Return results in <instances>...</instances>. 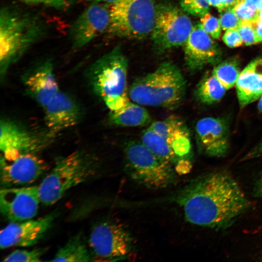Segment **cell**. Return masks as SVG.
<instances>
[{"label":"cell","instance_id":"cell-1","mask_svg":"<svg viewBox=\"0 0 262 262\" xmlns=\"http://www.w3.org/2000/svg\"><path fill=\"white\" fill-rule=\"evenodd\" d=\"M174 200L187 221L216 229L229 227L250 206L237 181L221 171L191 180L179 191Z\"/></svg>","mask_w":262,"mask_h":262},{"label":"cell","instance_id":"cell-2","mask_svg":"<svg viewBox=\"0 0 262 262\" xmlns=\"http://www.w3.org/2000/svg\"><path fill=\"white\" fill-rule=\"evenodd\" d=\"M47 31L38 15L16 6L4 5L0 10V72L4 75Z\"/></svg>","mask_w":262,"mask_h":262},{"label":"cell","instance_id":"cell-3","mask_svg":"<svg viewBox=\"0 0 262 262\" xmlns=\"http://www.w3.org/2000/svg\"><path fill=\"white\" fill-rule=\"evenodd\" d=\"M186 82L178 67L165 62L135 80L128 90L129 99L142 106L174 109L182 103Z\"/></svg>","mask_w":262,"mask_h":262},{"label":"cell","instance_id":"cell-4","mask_svg":"<svg viewBox=\"0 0 262 262\" xmlns=\"http://www.w3.org/2000/svg\"><path fill=\"white\" fill-rule=\"evenodd\" d=\"M128 70V60L119 46L102 56L88 69L93 91L110 111L120 109L129 100Z\"/></svg>","mask_w":262,"mask_h":262},{"label":"cell","instance_id":"cell-5","mask_svg":"<svg viewBox=\"0 0 262 262\" xmlns=\"http://www.w3.org/2000/svg\"><path fill=\"white\" fill-rule=\"evenodd\" d=\"M98 171L97 160L82 151L58 158L38 186L41 203L46 206L55 204L67 191L92 179Z\"/></svg>","mask_w":262,"mask_h":262},{"label":"cell","instance_id":"cell-6","mask_svg":"<svg viewBox=\"0 0 262 262\" xmlns=\"http://www.w3.org/2000/svg\"><path fill=\"white\" fill-rule=\"evenodd\" d=\"M124 153L125 171L137 184L150 190H160L170 188L177 182L179 174L174 167L141 142H128Z\"/></svg>","mask_w":262,"mask_h":262},{"label":"cell","instance_id":"cell-7","mask_svg":"<svg viewBox=\"0 0 262 262\" xmlns=\"http://www.w3.org/2000/svg\"><path fill=\"white\" fill-rule=\"evenodd\" d=\"M107 8L111 35L141 39L151 34L156 15L153 0H118Z\"/></svg>","mask_w":262,"mask_h":262},{"label":"cell","instance_id":"cell-8","mask_svg":"<svg viewBox=\"0 0 262 262\" xmlns=\"http://www.w3.org/2000/svg\"><path fill=\"white\" fill-rule=\"evenodd\" d=\"M181 8L170 3L156 6V15L150 34L155 50L163 53L183 46L193 25L191 19Z\"/></svg>","mask_w":262,"mask_h":262},{"label":"cell","instance_id":"cell-9","mask_svg":"<svg viewBox=\"0 0 262 262\" xmlns=\"http://www.w3.org/2000/svg\"><path fill=\"white\" fill-rule=\"evenodd\" d=\"M89 248L94 259L114 261L124 258L131 251L133 239L120 223L102 221L92 229L89 238Z\"/></svg>","mask_w":262,"mask_h":262},{"label":"cell","instance_id":"cell-10","mask_svg":"<svg viewBox=\"0 0 262 262\" xmlns=\"http://www.w3.org/2000/svg\"><path fill=\"white\" fill-rule=\"evenodd\" d=\"M149 127L158 134L180 161L176 171L184 174L191 168L192 145L189 129L182 119L175 115L153 122Z\"/></svg>","mask_w":262,"mask_h":262},{"label":"cell","instance_id":"cell-11","mask_svg":"<svg viewBox=\"0 0 262 262\" xmlns=\"http://www.w3.org/2000/svg\"><path fill=\"white\" fill-rule=\"evenodd\" d=\"M41 203L38 186H25L1 188L0 210L11 222L33 219Z\"/></svg>","mask_w":262,"mask_h":262},{"label":"cell","instance_id":"cell-12","mask_svg":"<svg viewBox=\"0 0 262 262\" xmlns=\"http://www.w3.org/2000/svg\"><path fill=\"white\" fill-rule=\"evenodd\" d=\"M0 164L2 188L33 183L49 169L45 161L32 153L21 154L11 160L1 156Z\"/></svg>","mask_w":262,"mask_h":262},{"label":"cell","instance_id":"cell-13","mask_svg":"<svg viewBox=\"0 0 262 262\" xmlns=\"http://www.w3.org/2000/svg\"><path fill=\"white\" fill-rule=\"evenodd\" d=\"M109 23L110 14L107 7L98 3H91L69 28L71 48H82L107 31Z\"/></svg>","mask_w":262,"mask_h":262},{"label":"cell","instance_id":"cell-14","mask_svg":"<svg viewBox=\"0 0 262 262\" xmlns=\"http://www.w3.org/2000/svg\"><path fill=\"white\" fill-rule=\"evenodd\" d=\"M45 146L42 137L11 120H1L0 149L1 156L6 160L14 159L22 154L35 153Z\"/></svg>","mask_w":262,"mask_h":262},{"label":"cell","instance_id":"cell-15","mask_svg":"<svg viewBox=\"0 0 262 262\" xmlns=\"http://www.w3.org/2000/svg\"><path fill=\"white\" fill-rule=\"evenodd\" d=\"M56 216L51 213L36 220L11 222L0 230V248L35 245L50 228Z\"/></svg>","mask_w":262,"mask_h":262},{"label":"cell","instance_id":"cell-16","mask_svg":"<svg viewBox=\"0 0 262 262\" xmlns=\"http://www.w3.org/2000/svg\"><path fill=\"white\" fill-rule=\"evenodd\" d=\"M183 46L185 64L190 70H198L219 61L221 52L200 22L193 26Z\"/></svg>","mask_w":262,"mask_h":262},{"label":"cell","instance_id":"cell-17","mask_svg":"<svg viewBox=\"0 0 262 262\" xmlns=\"http://www.w3.org/2000/svg\"><path fill=\"white\" fill-rule=\"evenodd\" d=\"M199 150L211 157L223 156L229 149L228 127L222 119L212 117L199 119L196 125Z\"/></svg>","mask_w":262,"mask_h":262},{"label":"cell","instance_id":"cell-18","mask_svg":"<svg viewBox=\"0 0 262 262\" xmlns=\"http://www.w3.org/2000/svg\"><path fill=\"white\" fill-rule=\"evenodd\" d=\"M44 108L45 123L50 134L76 125L81 117L78 104L67 94L60 91Z\"/></svg>","mask_w":262,"mask_h":262},{"label":"cell","instance_id":"cell-19","mask_svg":"<svg viewBox=\"0 0 262 262\" xmlns=\"http://www.w3.org/2000/svg\"><path fill=\"white\" fill-rule=\"evenodd\" d=\"M25 85L29 93L44 108L59 91L51 61L46 60L39 65L27 79Z\"/></svg>","mask_w":262,"mask_h":262},{"label":"cell","instance_id":"cell-20","mask_svg":"<svg viewBox=\"0 0 262 262\" xmlns=\"http://www.w3.org/2000/svg\"><path fill=\"white\" fill-rule=\"evenodd\" d=\"M239 103L245 107L262 95V59L251 61L241 72L236 83Z\"/></svg>","mask_w":262,"mask_h":262},{"label":"cell","instance_id":"cell-21","mask_svg":"<svg viewBox=\"0 0 262 262\" xmlns=\"http://www.w3.org/2000/svg\"><path fill=\"white\" fill-rule=\"evenodd\" d=\"M109 121L114 125L123 127L145 125L150 121V116L142 105L130 100L119 109L110 111Z\"/></svg>","mask_w":262,"mask_h":262},{"label":"cell","instance_id":"cell-22","mask_svg":"<svg viewBox=\"0 0 262 262\" xmlns=\"http://www.w3.org/2000/svg\"><path fill=\"white\" fill-rule=\"evenodd\" d=\"M93 261V257L81 234L71 237L58 249L51 262H82Z\"/></svg>","mask_w":262,"mask_h":262},{"label":"cell","instance_id":"cell-23","mask_svg":"<svg viewBox=\"0 0 262 262\" xmlns=\"http://www.w3.org/2000/svg\"><path fill=\"white\" fill-rule=\"evenodd\" d=\"M141 142L154 154L171 164L176 170L180 161L163 139L148 127L142 134Z\"/></svg>","mask_w":262,"mask_h":262},{"label":"cell","instance_id":"cell-24","mask_svg":"<svg viewBox=\"0 0 262 262\" xmlns=\"http://www.w3.org/2000/svg\"><path fill=\"white\" fill-rule=\"evenodd\" d=\"M227 90L212 74L205 77L197 84L195 95L200 102L211 104L220 100Z\"/></svg>","mask_w":262,"mask_h":262},{"label":"cell","instance_id":"cell-25","mask_svg":"<svg viewBox=\"0 0 262 262\" xmlns=\"http://www.w3.org/2000/svg\"><path fill=\"white\" fill-rule=\"evenodd\" d=\"M240 73L239 63L233 58L221 62L214 67L212 72L227 90L236 85Z\"/></svg>","mask_w":262,"mask_h":262},{"label":"cell","instance_id":"cell-26","mask_svg":"<svg viewBox=\"0 0 262 262\" xmlns=\"http://www.w3.org/2000/svg\"><path fill=\"white\" fill-rule=\"evenodd\" d=\"M48 250V248L39 247L32 250L16 249L6 256L3 260L4 262H41V258Z\"/></svg>","mask_w":262,"mask_h":262},{"label":"cell","instance_id":"cell-27","mask_svg":"<svg viewBox=\"0 0 262 262\" xmlns=\"http://www.w3.org/2000/svg\"><path fill=\"white\" fill-rule=\"evenodd\" d=\"M232 7L241 21L253 24L258 20L259 10L249 0H237Z\"/></svg>","mask_w":262,"mask_h":262},{"label":"cell","instance_id":"cell-28","mask_svg":"<svg viewBox=\"0 0 262 262\" xmlns=\"http://www.w3.org/2000/svg\"><path fill=\"white\" fill-rule=\"evenodd\" d=\"M181 9L186 13L202 17L208 13L210 4L208 0H179Z\"/></svg>","mask_w":262,"mask_h":262},{"label":"cell","instance_id":"cell-29","mask_svg":"<svg viewBox=\"0 0 262 262\" xmlns=\"http://www.w3.org/2000/svg\"><path fill=\"white\" fill-rule=\"evenodd\" d=\"M200 23L204 31L214 39H219L221 35V27L219 20L209 13L201 17Z\"/></svg>","mask_w":262,"mask_h":262},{"label":"cell","instance_id":"cell-30","mask_svg":"<svg viewBox=\"0 0 262 262\" xmlns=\"http://www.w3.org/2000/svg\"><path fill=\"white\" fill-rule=\"evenodd\" d=\"M28 5H42L57 10H66L69 9L76 0H16Z\"/></svg>","mask_w":262,"mask_h":262},{"label":"cell","instance_id":"cell-31","mask_svg":"<svg viewBox=\"0 0 262 262\" xmlns=\"http://www.w3.org/2000/svg\"><path fill=\"white\" fill-rule=\"evenodd\" d=\"M220 13L219 20L223 30L238 29L242 21L236 15L233 7L228 8Z\"/></svg>","mask_w":262,"mask_h":262},{"label":"cell","instance_id":"cell-32","mask_svg":"<svg viewBox=\"0 0 262 262\" xmlns=\"http://www.w3.org/2000/svg\"><path fill=\"white\" fill-rule=\"evenodd\" d=\"M238 31L243 43L246 46L257 44L255 28L253 23L242 21Z\"/></svg>","mask_w":262,"mask_h":262},{"label":"cell","instance_id":"cell-33","mask_svg":"<svg viewBox=\"0 0 262 262\" xmlns=\"http://www.w3.org/2000/svg\"><path fill=\"white\" fill-rule=\"evenodd\" d=\"M222 40L227 46L231 48L238 47L243 43L238 29L226 30Z\"/></svg>","mask_w":262,"mask_h":262},{"label":"cell","instance_id":"cell-34","mask_svg":"<svg viewBox=\"0 0 262 262\" xmlns=\"http://www.w3.org/2000/svg\"><path fill=\"white\" fill-rule=\"evenodd\" d=\"M254 190L256 196L262 199V173L257 179Z\"/></svg>","mask_w":262,"mask_h":262},{"label":"cell","instance_id":"cell-35","mask_svg":"<svg viewBox=\"0 0 262 262\" xmlns=\"http://www.w3.org/2000/svg\"><path fill=\"white\" fill-rule=\"evenodd\" d=\"M258 43L262 41V21L258 20L253 23Z\"/></svg>","mask_w":262,"mask_h":262},{"label":"cell","instance_id":"cell-36","mask_svg":"<svg viewBox=\"0 0 262 262\" xmlns=\"http://www.w3.org/2000/svg\"><path fill=\"white\" fill-rule=\"evenodd\" d=\"M210 5L217 8L221 12L227 9L224 0H208Z\"/></svg>","mask_w":262,"mask_h":262},{"label":"cell","instance_id":"cell-37","mask_svg":"<svg viewBox=\"0 0 262 262\" xmlns=\"http://www.w3.org/2000/svg\"><path fill=\"white\" fill-rule=\"evenodd\" d=\"M261 155H262V141L256 148L253 149L246 156V158L249 159L257 157Z\"/></svg>","mask_w":262,"mask_h":262},{"label":"cell","instance_id":"cell-38","mask_svg":"<svg viewBox=\"0 0 262 262\" xmlns=\"http://www.w3.org/2000/svg\"><path fill=\"white\" fill-rule=\"evenodd\" d=\"M249 1L259 10L262 9V0H249Z\"/></svg>","mask_w":262,"mask_h":262},{"label":"cell","instance_id":"cell-39","mask_svg":"<svg viewBox=\"0 0 262 262\" xmlns=\"http://www.w3.org/2000/svg\"><path fill=\"white\" fill-rule=\"evenodd\" d=\"M88 0L90 1L91 3H100V2H105V3H106L107 4H110L117 1L118 0Z\"/></svg>","mask_w":262,"mask_h":262},{"label":"cell","instance_id":"cell-40","mask_svg":"<svg viewBox=\"0 0 262 262\" xmlns=\"http://www.w3.org/2000/svg\"><path fill=\"white\" fill-rule=\"evenodd\" d=\"M237 0H224L226 8L232 7Z\"/></svg>","mask_w":262,"mask_h":262},{"label":"cell","instance_id":"cell-41","mask_svg":"<svg viewBox=\"0 0 262 262\" xmlns=\"http://www.w3.org/2000/svg\"><path fill=\"white\" fill-rule=\"evenodd\" d=\"M260 98L258 102V108L259 110L262 113V95Z\"/></svg>","mask_w":262,"mask_h":262},{"label":"cell","instance_id":"cell-42","mask_svg":"<svg viewBox=\"0 0 262 262\" xmlns=\"http://www.w3.org/2000/svg\"><path fill=\"white\" fill-rule=\"evenodd\" d=\"M258 20L262 21V9L259 10Z\"/></svg>","mask_w":262,"mask_h":262}]
</instances>
